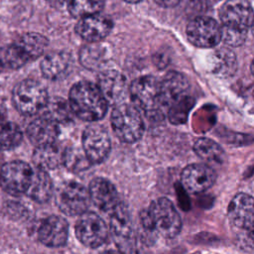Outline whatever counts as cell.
<instances>
[{
    "label": "cell",
    "mask_w": 254,
    "mask_h": 254,
    "mask_svg": "<svg viewBox=\"0 0 254 254\" xmlns=\"http://www.w3.org/2000/svg\"><path fill=\"white\" fill-rule=\"evenodd\" d=\"M180 1L181 0H155V2L157 4H159L160 6H163V7H167V8H171V7L178 5L180 3Z\"/></svg>",
    "instance_id": "33"
},
{
    "label": "cell",
    "mask_w": 254,
    "mask_h": 254,
    "mask_svg": "<svg viewBox=\"0 0 254 254\" xmlns=\"http://www.w3.org/2000/svg\"><path fill=\"white\" fill-rule=\"evenodd\" d=\"M215 179L214 171L203 164L189 165L184 169L181 177L184 188L192 193L205 191L212 187Z\"/></svg>",
    "instance_id": "15"
},
{
    "label": "cell",
    "mask_w": 254,
    "mask_h": 254,
    "mask_svg": "<svg viewBox=\"0 0 254 254\" xmlns=\"http://www.w3.org/2000/svg\"><path fill=\"white\" fill-rule=\"evenodd\" d=\"M71 60L65 52H52L41 63V70L45 77L56 80L64 77L69 70Z\"/></svg>",
    "instance_id": "22"
},
{
    "label": "cell",
    "mask_w": 254,
    "mask_h": 254,
    "mask_svg": "<svg viewBox=\"0 0 254 254\" xmlns=\"http://www.w3.org/2000/svg\"><path fill=\"white\" fill-rule=\"evenodd\" d=\"M27 62H29V59L17 43L8 45L0 50V64L7 68H19Z\"/></svg>",
    "instance_id": "29"
},
{
    "label": "cell",
    "mask_w": 254,
    "mask_h": 254,
    "mask_svg": "<svg viewBox=\"0 0 254 254\" xmlns=\"http://www.w3.org/2000/svg\"><path fill=\"white\" fill-rule=\"evenodd\" d=\"M48 4H50L51 6L55 7V8H59L62 7L63 5H64L66 2H68V0H45Z\"/></svg>",
    "instance_id": "34"
},
{
    "label": "cell",
    "mask_w": 254,
    "mask_h": 254,
    "mask_svg": "<svg viewBox=\"0 0 254 254\" xmlns=\"http://www.w3.org/2000/svg\"><path fill=\"white\" fill-rule=\"evenodd\" d=\"M189 41L200 48L215 47L221 40V27L209 17H196L187 26Z\"/></svg>",
    "instance_id": "9"
},
{
    "label": "cell",
    "mask_w": 254,
    "mask_h": 254,
    "mask_svg": "<svg viewBox=\"0 0 254 254\" xmlns=\"http://www.w3.org/2000/svg\"><path fill=\"white\" fill-rule=\"evenodd\" d=\"M88 193L90 200L102 211L111 212L120 202L115 187L103 178H96L91 181Z\"/></svg>",
    "instance_id": "18"
},
{
    "label": "cell",
    "mask_w": 254,
    "mask_h": 254,
    "mask_svg": "<svg viewBox=\"0 0 254 254\" xmlns=\"http://www.w3.org/2000/svg\"><path fill=\"white\" fill-rule=\"evenodd\" d=\"M33 173L31 167L23 161L9 162L0 171V185L10 194H21L27 191Z\"/></svg>",
    "instance_id": "8"
},
{
    "label": "cell",
    "mask_w": 254,
    "mask_h": 254,
    "mask_svg": "<svg viewBox=\"0 0 254 254\" xmlns=\"http://www.w3.org/2000/svg\"><path fill=\"white\" fill-rule=\"evenodd\" d=\"M65 156L66 151L60 145L54 143L47 146L37 147L33 155V160L38 169L48 171L64 165Z\"/></svg>",
    "instance_id": "21"
},
{
    "label": "cell",
    "mask_w": 254,
    "mask_h": 254,
    "mask_svg": "<svg viewBox=\"0 0 254 254\" xmlns=\"http://www.w3.org/2000/svg\"><path fill=\"white\" fill-rule=\"evenodd\" d=\"M48 99L45 86L33 79L21 81L15 86L13 91L14 105L24 115H32L42 111Z\"/></svg>",
    "instance_id": "5"
},
{
    "label": "cell",
    "mask_w": 254,
    "mask_h": 254,
    "mask_svg": "<svg viewBox=\"0 0 254 254\" xmlns=\"http://www.w3.org/2000/svg\"><path fill=\"white\" fill-rule=\"evenodd\" d=\"M68 235L66 221L56 215L47 217L41 223L38 231L40 241L50 247H59L65 243Z\"/></svg>",
    "instance_id": "19"
},
{
    "label": "cell",
    "mask_w": 254,
    "mask_h": 254,
    "mask_svg": "<svg viewBox=\"0 0 254 254\" xmlns=\"http://www.w3.org/2000/svg\"><path fill=\"white\" fill-rule=\"evenodd\" d=\"M110 231L123 254L134 250L135 240L127 208L121 202L111 211Z\"/></svg>",
    "instance_id": "12"
},
{
    "label": "cell",
    "mask_w": 254,
    "mask_h": 254,
    "mask_svg": "<svg viewBox=\"0 0 254 254\" xmlns=\"http://www.w3.org/2000/svg\"><path fill=\"white\" fill-rule=\"evenodd\" d=\"M22 131L13 122L0 119V150H10L22 141Z\"/></svg>",
    "instance_id": "30"
},
{
    "label": "cell",
    "mask_w": 254,
    "mask_h": 254,
    "mask_svg": "<svg viewBox=\"0 0 254 254\" xmlns=\"http://www.w3.org/2000/svg\"><path fill=\"white\" fill-rule=\"evenodd\" d=\"M220 0H198V3L202 6H209V5H213L214 3L218 2Z\"/></svg>",
    "instance_id": "35"
},
{
    "label": "cell",
    "mask_w": 254,
    "mask_h": 254,
    "mask_svg": "<svg viewBox=\"0 0 254 254\" xmlns=\"http://www.w3.org/2000/svg\"><path fill=\"white\" fill-rule=\"evenodd\" d=\"M26 192L37 202H45L52 196L53 183L47 171L38 169L33 173L32 181Z\"/></svg>",
    "instance_id": "25"
},
{
    "label": "cell",
    "mask_w": 254,
    "mask_h": 254,
    "mask_svg": "<svg viewBox=\"0 0 254 254\" xmlns=\"http://www.w3.org/2000/svg\"><path fill=\"white\" fill-rule=\"evenodd\" d=\"M17 44L24 51L29 61H34L42 56L48 45V41L40 34L28 33L21 37Z\"/></svg>",
    "instance_id": "28"
},
{
    "label": "cell",
    "mask_w": 254,
    "mask_h": 254,
    "mask_svg": "<svg viewBox=\"0 0 254 254\" xmlns=\"http://www.w3.org/2000/svg\"><path fill=\"white\" fill-rule=\"evenodd\" d=\"M111 126L116 136L124 143L138 141L144 132V123L139 110L134 106L121 103L111 114Z\"/></svg>",
    "instance_id": "4"
},
{
    "label": "cell",
    "mask_w": 254,
    "mask_h": 254,
    "mask_svg": "<svg viewBox=\"0 0 254 254\" xmlns=\"http://www.w3.org/2000/svg\"><path fill=\"white\" fill-rule=\"evenodd\" d=\"M111 30L112 22L98 13L80 18L75 26L76 34L89 43L100 42L109 35Z\"/></svg>",
    "instance_id": "16"
},
{
    "label": "cell",
    "mask_w": 254,
    "mask_h": 254,
    "mask_svg": "<svg viewBox=\"0 0 254 254\" xmlns=\"http://www.w3.org/2000/svg\"><path fill=\"white\" fill-rule=\"evenodd\" d=\"M82 146L87 160L91 163H101L110 152L111 142L104 127L91 124L85 128L82 135Z\"/></svg>",
    "instance_id": "11"
},
{
    "label": "cell",
    "mask_w": 254,
    "mask_h": 254,
    "mask_svg": "<svg viewBox=\"0 0 254 254\" xmlns=\"http://www.w3.org/2000/svg\"><path fill=\"white\" fill-rule=\"evenodd\" d=\"M247 232L249 233V236H250V238H251L252 240H254V226H253L251 229H249Z\"/></svg>",
    "instance_id": "37"
},
{
    "label": "cell",
    "mask_w": 254,
    "mask_h": 254,
    "mask_svg": "<svg viewBox=\"0 0 254 254\" xmlns=\"http://www.w3.org/2000/svg\"><path fill=\"white\" fill-rule=\"evenodd\" d=\"M196 155L208 163H222L225 155L222 148L213 140L208 138H199L193 146Z\"/></svg>",
    "instance_id": "27"
},
{
    "label": "cell",
    "mask_w": 254,
    "mask_h": 254,
    "mask_svg": "<svg viewBox=\"0 0 254 254\" xmlns=\"http://www.w3.org/2000/svg\"><path fill=\"white\" fill-rule=\"evenodd\" d=\"M129 93L134 106L151 119H159L164 116V109L160 98V81L155 77L145 75L135 79Z\"/></svg>",
    "instance_id": "3"
},
{
    "label": "cell",
    "mask_w": 254,
    "mask_h": 254,
    "mask_svg": "<svg viewBox=\"0 0 254 254\" xmlns=\"http://www.w3.org/2000/svg\"><path fill=\"white\" fill-rule=\"evenodd\" d=\"M141 223L147 233L164 238L177 236L182 228L180 214L166 197L154 200L149 208L141 213Z\"/></svg>",
    "instance_id": "1"
},
{
    "label": "cell",
    "mask_w": 254,
    "mask_h": 254,
    "mask_svg": "<svg viewBox=\"0 0 254 254\" xmlns=\"http://www.w3.org/2000/svg\"><path fill=\"white\" fill-rule=\"evenodd\" d=\"M0 67H1V64H0Z\"/></svg>",
    "instance_id": "42"
},
{
    "label": "cell",
    "mask_w": 254,
    "mask_h": 254,
    "mask_svg": "<svg viewBox=\"0 0 254 254\" xmlns=\"http://www.w3.org/2000/svg\"><path fill=\"white\" fill-rule=\"evenodd\" d=\"M42 111L44 117L56 122L57 124L69 122L73 114L69 103L61 97L48 99Z\"/></svg>",
    "instance_id": "26"
},
{
    "label": "cell",
    "mask_w": 254,
    "mask_h": 254,
    "mask_svg": "<svg viewBox=\"0 0 254 254\" xmlns=\"http://www.w3.org/2000/svg\"><path fill=\"white\" fill-rule=\"evenodd\" d=\"M107 48L99 42H92L81 48L79 52L80 64L89 69H98L108 61Z\"/></svg>",
    "instance_id": "24"
},
{
    "label": "cell",
    "mask_w": 254,
    "mask_h": 254,
    "mask_svg": "<svg viewBox=\"0 0 254 254\" xmlns=\"http://www.w3.org/2000/svg\"><path fill=\"white\" fill-rule=\"evenodd\" d=\"M90 201L88 190L76 182H65L56 190V203L64 213L78 215L85 212Z\"/></svg>",
    "instance_id": "6"
},
{
    "label": "cell",
    "mask_w": 254,
    "mask_h": 254,
    "mask_svg": "<svg viewBox=\"0 0 254 254\" xmlns=\"http://www.w3.org/2000/svg\"><path fill=\"white\" fill-rule=\"evenodd\" d=\"M59 133V124L44 116L32 121L27 128L28 138L36 147L56 143Z\"/></svg>",
    "instance_id": "20"
},
{
    "label": "cell",
    "mask_w": 254,
    "mask_h": 254,
    "mask_svg": "<svg viewBox=\"0 0 254 254\" xmlns=\"http://www.w3.org/2000/svg\"><path fill=\"white\" fill-rule=\"evenodd\" d=\"M97 87L105 98L107 104L118 105L125 99L128 87L124 75L115 70L108 69L98 75Z\"/></svg>",
    "instance_id": "13"
},
{
    "label": "cell",
    "mask_w": 254,
    "mask_h": 254,
    "mask_svg": "<svg viewBox=\"0 0 254 254\" xmlns=\"http://www.w3.org/2000/svg\"><path fill=\"white\" fill-rule=\"evenodd\" d=\"M250 69H251V72H252L253 75H254V59H253L252 64H251V65H250Z\"/></svg>",
    "instance_id": "39"
},
{
    "label": "cell",
    "mask_w": 254,
    "mask_h": 254,
    "mask_svg": "<svg viewBox=\"0 0 254 254\" xmlns=\"http://www.w3.org/2000/svg\"><path fill=\"white\" fill-rule=\"evenodd\" d=\"M78 240L87 247L102 245L108 236V227L104 220L93 212H84L75 225Z\"/></svg>",
    "instance_id": "10"
},
{
    "label": "cell",
    "mask_w": 254,
    "mask_h": 254,
    "mask_svg": "<svg viewBox=\"0 0 254 254\" xmlns=\"http://www.w3.org/2000/svg\"><path fill=\"white\" fill-rule=\"evenodd\" d=\"M253 97H254V92H253Z\"/></svg>",
    "instance_id": "41"
},
{
    "label": "cell",
    "mask_w": 254,
    "mask_h": 254,
    "mask_svg": "<svg viewBox=\"0 0 254 254\" xmlns=\"http://www.w3.org/2000/svg\"><path fill=\"white\" fill-rule=\"evenodd\" d=\"M208 65L214 74L221 77L230 76L237 67L235 54L228 48H219L209 55Z\"/></svg>",
    "instance_id": "23"
},
{
    "label": "cell",
    "mask_w": 254,
    "mask_h": 254,
    "mask_svg": "<svg viewBox=\"0 0 254 254\" xmlns=\"http://www.w3.org/2000/svg\"><path fill=\"white\" fill-rule=\"evenodd\" d=\"M102 254H123V253L121 251H116V250H107Z\"/></svg>",
    "instance_id": "36"
},
{
    "label": "cell",
    "mask_w": 254,
    "mask_h": 254,
    "mask_svg": "<svg viewBox=\"0 0 254 254\" xmlns=\"http://www.w3.org/2000/svg\"><path fill=\"white\" fill-rule=\"evenodd\" d=\"M221 29L247 33L254 18L251 5L246 0H228L220 9Z\"/></svg>",
    "instance_id": "7"
},
{
    "label": "cell",
    "mask_w": 254,
    "mask_h": 254,
    "mask_svg": "<svg viewBox=\"0 0 254 254\" xmlns=\"http://www.w3.org/2000/svg\"><path fill=\"white\" fill-rule=\"evenodd\" d=\"M124 1H126L128 3H138V2H141L143 0H124Z\"/></svg>",
    "instance_id": "38"
},
{
    "label": "cell",
    "mask_w": 254,
    "mask_h": 254,
    "mask_svg": "<svg viewBox=\"0 0 254 254\" xmlns=\"http://www.w3.org/2000/svg\"><path fill=\"white\" fill-rule=\"evenodd\" d=\"M192 105L193 99L188 95L178 103L171 106L167 111L170 121H172L174 124H180L185 122L187 119V115Z\"/></svg>",
    "instance_id": "32"
},
{
    "label": "cell",
    "mask_w": 254,
    "mask_h": 254,
    "mask_svg": "<svg viewBox=\"0 0 254 254\" xmlns=\"http://www.w3.org/2000/svg\"><path fill=\"white\" fill-rule=\"evenodd\" d=\"M231 223L246 231L254 226V198L246 193L235 195L228 206Z\"/></svg>",
    "instance_id": "17"
},
{
    "label": "cell",
    "mask_w": 254,
    "mask_h": 254,
    "mask_svg": "<svg viewBox=\"0 0 254 254\" xmlns=\"http://www.w3.org/2000/svg\"><path fill=\"white\" fill-rule=\"evenodd\" d=\"M189 82L187 78L178 71L167 73L160 81V98L164 111L188 96Z\"/></svg>",
    "instance_id": "14"
},
{
    "label": "cell",
    "mask_w": 254,
    "mask_h": 254,
    "mask_svg": "<svg viewBox=\"0 0 254 254\" xmlns=\"http://www.w3.org/2000/svg\"><path fill=\"white\" fill-rule=\"evenodd\" d=\"M251 31H252V34L254 35V18H253V21H252V23H251Z\"/></svg>",
    "instance_id": "40"
},
{
    "label": "cell",
    "mask_w": 254,
    "mask_h": 254,
    "mask_svg": "<svg viewBox=\"0 0 254 254\" xmlns=\"http://www.w3.org/2000/svg\"><path fill=\"white\" fill-rule=\"evenodd\" d=\"M104 6V0H68L69 13L75 18L99 13Z\"/></svg>",
    "instance_id": "31"
},
{
    "label": "cell",
    "mask_w": 254,
    "mask_h": 254,
    "mask_svg": "<svg viewBox=\"0 0 254 254\" xmlns=\"http://www.w3.org/2000/svg\"><path fill=\"white\" fill-rule=\"evenodd\" d=\"M68 103L74 115L89 122L103 118L108 106L97 85L88 81L77 82L70 88Z\"/></svg>",
    "instance_id": "2"
}]
</instances>
